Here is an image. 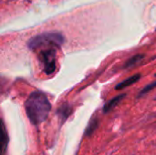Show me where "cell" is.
<instances>
[{"instance_id": "277c9868", "label": "cell", "mask_w": 156, "mask_h": 155, "mask_svg": "<svg viewBox=\"0 0 156 155\" xmlns=\"http://www.w3.org/2000/svg\"><path fill=\"white\" fill-rule=\"evenodd\" d=\"M7 145H8V134L3 120L0 119V155H5Z\"/></svg>"}, {"instance_id": "ba28073f", "label": "cell", "mask_w": 156, "mask_h": 155, "mask_svg": "<svg viewBox=\"0 0 156 155\" xmlns=\"http://www.w3.org/2000/svg\"><path fill=\"white\" fill-rule=\"evenodd\" d=\"M144 58V55L143 54H136L133 57H132L131 58H129L125 64H124V69H128V68H133L136 65H138L141 61H143V59Z\"/></svg>"}, {"instance_id": "8fae6325", "label": "cell", "mask_w": 156, "mask_h": 155, "mask_svg": "<svg viewBox=\"0 0 156 155\" xmlns=\"http://www.w3.org/2000/svg\"><path fill=\"white\" fill-rule=\"evenodd\" d=\"M155 77H156V73H155Z\"/></svg>"}, {"instance_id": "5b68a950", "label": "cell", "mask_w": 156, "mask_h": 155, "mask_svg": "<svg viewBox=\"0 0 156 155\" xmlns=\"http://www.w3.org/2000/svg\"><path fill=\"white\" fill-rule=\"evenodd\" d=\"M141 79V75L140 74H135V75H133L131 76L130 78L124 79L123 81H122L121 83H119L117 86H116V90H123L134 83H136L139 79Z\"/></svg>"}, {"instance_id": "7a4b0ae2", "label": "cell", "mask_w": 156, "mask_h": 155, "mask_svg": "<svg viewBox=\"0 0 156 155\" xmlns=\"http://www.w3.org/2000/svg\"><path fill=\"white\" fill-rule=\"evenodd\" d=\"M64 43V37L58 32H48L33 37L27 43L28 48L37 53L46 49H58Z\"/></svg>"}, {"instance_id": "6da1fadb", "label": "cell", "mask_w": 156, "mask_h": 155, "mask_svg": "<svg viewBox=\"0 0 156 155\" xmlns=\"http://www.w3.org/2000/svg\"><path fill=\"white\" fill-rule=\"evenodd\" d=\"M25 110L30 122L38 125L45 122L51 111V104L41 91L32 92L25 102Z\"/></svg>"}, {"instance_id": "30bf717a", "label": "cell", "mask_w": 156, "mask_h": 155, "mask_svg": "<svg viewBox=\"0 0 156 155\" xmlns=\"http://www.w3.org/2000/svg\"><path fill=\"white\" fill-rule=\"evenodd\" d=\"M156 88V81L154 82H153V83H151V84H149V85H147L144 89H143V90L140 92V94H139V97H142L143 95H144V94H146V93H148V92H150L151 90H153L154 89H155Z\"/></svg>"}, {"instance_id": "52a82bcc", "label": "cell", "mask_w": 156, "mask_h": 155, "mask_svg": "<svg viewBox=\"0 0 156 155\" xmlns=\"http://www.w3.org/2000/svg\"><path fill=\"white\" fill-rule=\"evenodd\" d=\"M71 111H72L71 107L69 104H67V103L66 104H63L58 110V115L59 119L61 120V122H64L68 119V117L70 115Z\"/></svg>"}, {"instance_id": "9c48e42d", "label": "cell", "mask_w": 156, "mask_h": 155, "mask_svg": "<svg viewBox=\"0 0 156 155\" xmlns=\"http://www.w3.org/2000/svg\"><path fill=\"white\" fill-rule=\"evenodd\" d=\"M98 125H99V120H98V118H96V117L92 118L90 120V122L87 129H86L85 135L86 136H90L95 132V130L98 128Z\"/></svg>"}, {"instance_id": "8992f818", "label": "cell", "mask_w": 156, "mask_h": 155, "mask_svg": "<svg viewBox=\"0 0 156 155\" xmlns=\"http://www.w3.org/2000/svg\"><path fill=\"white\" fill-rule=\"evenodd\" d=\"M125 97V94H121V95H118L117 97L113 98L112 100H111L109 102H107L104 107H103V112L104 113H107L109 111H111L112 110H113Z\"/></svg>"}, {"instance_id": "7c38bea8", "label": "cell", "mask_w": 156, "mask_h": 155, "mask_svg": "<svg viewBox=\"0 0 156 155\" xmlns=\"http://www.w3.org/2000/svg\"><path fill=\"white\" fill-rule=\"evenodd\" d=\"M155 31H156V28H155Z\"/></svg>"}, {"instance_id": "3957f363", "label": "cell", "mask_w": 156, "mask_h": 155, "mask_svg": "<svg viewBox=\"0 0 156 155\" xmlns=\"http://www.w3.org/2000/svg\"><path fill=\"white\" fill-rule=\"evenodd\" d=\"M56 54L57 49H46L37 52L39 61L43 66V69L46 74H52L56 69Z\"/></svg>"}]
</instances>
